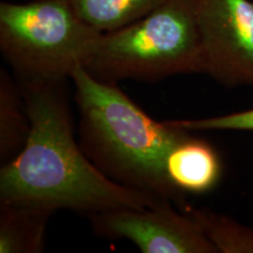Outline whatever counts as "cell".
<instances>
[{
  "mask_svg": "<svg viewBox=\"0 0 253 253\" xmlns=\"http://www.w3.org/2000/svg\"><path fill=\"white\" fill-rule=\"evenodd\" d=\"M31 121L26 144L1 164L0 202L86 216L145 208L162 199L113 182L90 162L75 137L66 81L20 84Z\"/></svg>",
  "mask_w": 253,
  "mask_h": 253,
  "instance_id": "obj_1",
  "label": "cell"
},
{
  "mask_svg": "<svg viewBox=\"0 0 253 253\" xmlns=\"http://www.w3.org/2000/svg\"><path fill=\"white\" fill-rule=\"evenodd\" d=\"M71 80L75 87L78 140L84 153L113 182L172 203L183 211L186 196L166 173L167 154L185 129L158 122L119 87L99 80L78 67Z\"/></svg>",
  "mask_w": 253,
  "mask_h": 253,
  "instance_id": "obj_2",
  "label": "cell"
},
{
  "mask_svg": "<svg viewBox=\"0 0 253 253\" xmlns=\"http://www.w3.org/2000/svg\"><path fill=\"white\" fill-rule=\"evenodd\" d=\"M84 68L113 84L203 74L201 39L190 0H169L135 23L101 33Z\"/></svg>",
  "mask_w": 253,
  "mask_h": 253,
  "instance_id": "obj_3",
  "label": "cell"
},
{
  "mask_svg": "<svg viewBox=\"0 0 253 253\" xmlns=\"http://www.w3.org/2000/svg\"><path fill=\"white\" fill-rule=\"evenodd\" d=\"M100 36L69 0L0 2V52L19 84L67 81Z\"/></svg>",
  "mask_w": 253,
  "mask_h": 253,
  "instance_id": "obj_4",
  "label": "cell"
},
{
  "mask_svg": "<svg viewBox=\"0 0 253 253\" xmlns=\"http://www.w3.org/2000/svg\"><path fill=\"white\" fill-rule=\"evenodd\" d=\"M203 74L227 88L253 87V0H190Z\"/></svg>",
  "mask_w": 253,
  "mask_h": 253,
  "instance_id": "obj_5",
  "label": "cell"
},
{
  "mask_svg": "<svg viewBox=\"0 0 253 253\" xmlns=\"http://www.w3.org/2000/svg\"><path fill=\"white\" fill-rule=\"evenodd\" d=\"M101 238L128 240L143 253H218L196 221L170 202L88 216Z\"/></svg>",
  "mask_w": 253,
  "mask_h": 253,
  "instance_id": "obj_6",
  "label": "cell"
},
{
  "mask_svg": "<svg viewBox=\"0 0 253 253\" xmlns=\"http://www.w3.org/2000/svg\"><path fill=\"white\" fill-rule=\"evenodd\" d=\"M166 173L183 195H204L219 185L224 172L221 156L210 142L186 131L167 154Z\"/></svg>",
  "mask_w": 253,
  "mask_h": 253,
  "instance_id": "obj_7",
  "label": "cell"
},
{
  "mask_svg": "<svg viewBox=\"0 0 253 253\" xmlns=\"http://www.w3.org/2000/svg\"><path fill=\"white\" fill-rule=\"evenodd\" d=\"M54 213L28 204L0 202V253H41Z\"/></svg>",
  "mask_w": 253,
  "mask_h": 253,
  "instance_id": "obj_8",
  "label": "cell"
},
{
  "mask_svg": "<svg viewBox=\"0 0 253 253\" xmlns=\"http://www.w3.org/2000/svg\"><path fill=\"white\" fill-rule=\"evenodd\" d=\"M31 121L26 102L17 78L0 71V160L8 162L26 144Z\"/></svg>",
  "mask_w": 253,
  "mask_h": 253,
  "instance_id": "obj_9",
  "label": "cell"
},
{
  "mask_svg": "<svg viewBox=\"0 0 253 253\" xmlns=\"http://www.w3.org/2000/svg\"><path fill=\"white\" fill-rule=\"evenodd\" d=\"M82 20L101 33L115 31L150 14L169 0H69Z\"/></svg>",
  "mask_w": 253,
  "mask_h": 253,
  "instance_id": "obj_10",
  "label": "cell"
},
{
  "mask_svg": "<svg viewBox=\"0 0 253 253\" xmlns=\"http://www.w3.org/2000/svg\"><path fill=\"white\" fill-rule=\"evenodd\" d=\"M183 212L198 224L218 253H253V227L205 208L188 205Z\"/></svg>",
  "mask_w": 253,
  "mask_h": 253,
  "instance_id": "obj_11",
  "label": "cell"
},
{
  "mask_svg": "<svg viewBox=\"0 0 253 253\" xmlns=\"http://www.w3.org/2000/svg\"><path fill=\"white\" fill-rule=\"evenodd\" d=\"M167 121L170 125L192 132L212 130L253 131V108L225 114V115L211 116V118L167 120Z\"/></svg>",
  "mask_w": 253,
  "mask_h": 253,
  "instance_id": "obj_12",
  "label": "cell"
}]
</instances>
